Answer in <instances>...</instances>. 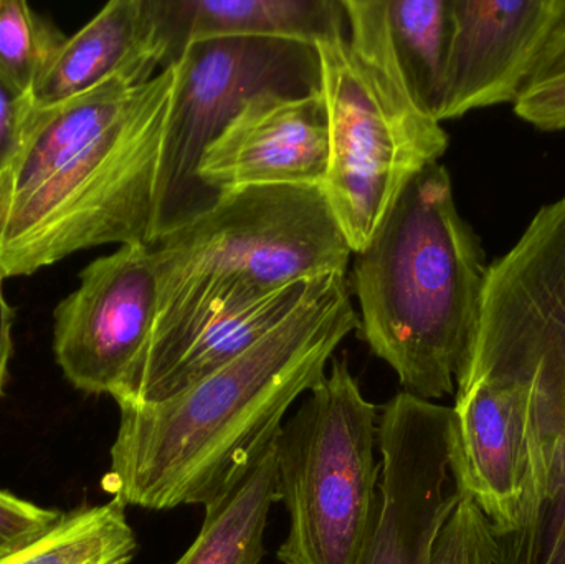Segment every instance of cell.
Wrapping results in <instances>:
<instances>
[{
    "instance_id": "cell-24",
    "label": "cell",
    "mask_w": 565,
    "mask_h": 564,
    "mask_svg": "<svg viewBox=\"0 0 565 564\" xmlns=\"http://www.w3.org/2000/svg\"><path fill=\"white\" fill-rule=\"evenodd\" d=\"M12 328L13 310L3 295V278L0 277V394L6 386L10 358H12Z\"/></svg>"
},
{
    "instance_id": "cell-23",
    "label": "cell",
    "mask_w": 565,
    "mask_h": 564,
    "mask_svg": "<svg viewBox=\"0 0 565 564\" xmlns=\"http://www.w3.org/2000/svg\"><path fill=\"white\" fill-rule=\"evenodd\" d=\"M33 109V96L22 95L0 78V174L22 149Z\"/></svg>"
},
{
    "instance_id": "cell-3",
    "label": "cell",
    "mask_w": 565,
    "mask_h": 564,
    "mask_svg": "<svg viewBox=\"0 0 565 564\" xmlns=\"http://www.w3.org/2000/svg\"><path fill=\"white\" fill-rule=\"evenodd\" d=\"M158 315L145 353L115 391L139 404L222 313L289 285L348 275L352 248L321 188L224 192L207 211L149 244Z\"/></svg>"
},
{
    "instance_id": "cell-10",
    "label": "cell",
    "mask_w": 565,
    "mask_h": 564,
    "mask_svg": "<svg viewBox=\"0 0 565 564\" xmlns=\"http://www.w3.org/2000/svg\"><path fill=\"white\" fill-rule=\"evenodd\" d=\"M533 374L473 354L457 377L455 427L468 496L494 539L511 532L530 473Z\"/></svg>"
},
{
    "instance_id": "cell-1",
    "label": "cell",
    "mask_w": 565,
    "mask_h": 564,
    "mask_svg": "<svg viewBox=\"0 0 565 564\" xmlns=\"http://www.w3.org/2000/svg\"><path fill=\"white\" fill-rule=\"evenodd\" d=\"M174 66L116 73L36 106L0 174V277H30L99 245L151 244Z\"/></svg>"
},
{
    "instance_id": "cell-20",
    "label": "cell",
    "mask_w": 565,
    "mask_h": 564,
    "mask_svg": "<svg viewBox=\"0 0 565 564\" xmlns=\"http://www.w3.org/2000/svg\"><path fill=\"white\" fill-rule=\"evenodd\" d=\"M513 109L521 121L541 131L565 129V26L547 46Z\"/></svg>"
},
{
    "instance_id": "cell-13",
    "label": "cell",
    "mask_w": 565,
    "mask_h": 564,
    "mask_svg": "<svg viewBox=\"0 0 565 564\" xmlns=\"http://www.w3.org/2000/svg\"><path fill=\"white\" fill-rule=\"evenodd\" d=\"M162 70L192 43L214 39H281L318 45L348 30L342 0H151Z\"/></svg>"
},
{
    "instance_id": "cell-6",
    "label": "cell",
    "mask_w": 565,
    "mask_h": 564,
    "mask_svg": "<svg viewBox=\"0 0 565 564\" xmlns=\"http://www.w3.org/2000/svg\"><path fill=\"white\" fill-rule=\"evenodd\" d=\"M377 407L348 360H332L278 436V500L289 532L282 564H358L379 510Z\"/></svg>"
},
{
    "instance_id": "cell-9",
    "label": "cell",
    "mask_w": 565,
    "mask_h": 564,
    "mask_svg": "<svg viewBox=\"0 0 565 564\" xmlns=\"http://www.w3.org/2000/svg\"><path fill=\"white\" fill-rule=\"evenodd\" d=\"M158 315V277L149 244L121 245L79 274L53 311V351L66 380L92 394L125 383L145 353Z\"/></svg>"
},
{
    "instance_id": "cell-4",
    "label": "cell",
    "mask_w": 565,
    "mask_h": 564,
    "mask_svg": "<svg viewBox=\"0 0 565 564\" xmlns=\"http://www.w3.org/2000/svg\"><path fill=\"white\" fill-rule=\"evenodd\" d=\"M490 264L440 162L415 175L352 255L359 333L424 401L457 391L480 331Z\"/></svg>"
},
{
    "instance_id": "cell-18",
    "label": "cell",
    "mask_w": 565,
    "mask_h": 564,
    "mask_svg": "<svg viewBox=\"0 0 565 564\" xmlns=\"http://www.w3.org/2000/svg\"><path fill=\"white\" fill-rule=\"evenodd\" d=\"M125 509L113 499L63 513L52 529L0 556V564H129L138 540Z\"/></svg>"
},
{
    "instance_id": "cell-11",
    "label": "cell",
    "mask_w": 565,
    "mask_h": 564,
    "mask_svg": "<svg viewBox=\"0 0 565 564\" xmlns=\"http://www.w3.org/2000/svg\"><path fill=\"white\" fill-rule=\"evenodd\" d=\"M451 40L438 123L514 105L565 26V0H450Z\"/></svg>"
},
{
    "instance_id": "cell-21",
    "label": "cell",
    "mask_w": 565,
    "mask_h": 564,
    "mask_svg": "<svg viewBox=\"0 0 565 564\" xmlns=\"http://www.w3.org/2000/svg\"><path fill=\"white\" fill-rule=\"evenodd\" d=\"M494 563L497 540L490 520L470 496H465L441 529L430 564Z\"/></svg>"
},
{
    "instance_id": "cell-22",
    "label": "cell",
    "mask_w": 565,
    "mask_h": 564,
    "mask_svg": "<svg viewBox=\"0 0 565 564\" xmlns=\"http://www.w3.org/2000/svg\"><path fill=\"white\" fill-rule=\"evenodd\" d=\"M63 513L42 509L12 493L0 492V556L52 529Z\"/></svg>"
},
{
    "instance_id": "cell-14",
    "label": "cell",
    "mask_w": 565,
    "mask_h": 564,
    "mask_svg": "<svg viewBox=\"0 0 565 564\" xmlns=\"http://www.w3.org/2000/svg\"><path fill=\"white\" fill-rule=\"evenodd\" d=\"M161 68L151 0H113L65 43L33 89L36 106L82 95L116 73H136L146 82Z\"/></svg>"
},
{
    "instance_id": "cell-19",
    "label": "cell",
    "mask_w": 565,
    "mask_h": 564,
    "mask_svg": "<svg viewBox=\"0 0 565 564\" xmlns=\"http://www.w3.org/2000/svg\"><path fill=\"white\" fill-rule=\"evenodd\" d=\"M66 36L23 0H0V78L33 96Z\"/></svg>"
},
{
    "instance_id": "cell-5",
    "label": "cell",
    "mask_w": 565,
    "mask_h": 564,
    "mask_svg": "<svg viewBox=\"0 0 565 564\" xmlns=\"http://www.w3.org/2000/svg\"><path fill=\"white\" fill-rule=\"evenodd\" d=\"M342 2L348 30L316 45L331 149L321 189L355 254L408 182L447 152L450 138L402 79L382 0Z\"/></svg>"
},
{
    "instance_id": "cell-15",
    "label": "cell",
    "mask_w": 565,
    "mask_h": 564,
    "mask_svg": "<svg viewBox=\"0 0 565 564\" xmlns=\"http://www.w3.org/2000/svg\"><path fill=\"white\" fill-rule=\"evenodd\" d=\"M281 429V427H280ZM268 437L205 509L201 532L174 564H260L278 502V436Z\"/></svg>"
},
{
    "instance_id": "cell-17",
    "label": "cell",
    "mask_w": 565,
    "mask_h": 564,
    "mask_svg": "<svg viewBox=\"0 0 565 564\" xmlns=\"http://www.w3.org/2000/svg\"><path fill=\"white\" fill-rule=\"evenodd\" d=\"M382 10L408 93L418 108L437 119L450 50V0H382Z\"/></svg>"
},
{
    "instance_id": "cell-7",
    "label": "cell",
    "mask_w": 565,
    "mask_h": 564,
    "mask_svg": "<svg viewBox=\"0 0 565 564\" xmlns=\"http://www.w3.org/2000/svg\"><path fill=\"white\" fill-rule=\"evenodd\" d=\"M321 89L316 46L281 39H214L192 43L174 65L162 138L152 238L215 204L198 175L209 146L262 92L309 95Z\"/></svg>"
},
{
    "instance_id": "cell-16",
    "label": "cell",
    "mask_w": 565,
    "mask_h": 564,
    "mask_svg": "<svg viewBox=\"0 0 565 564\" xmlns=\"http://www.w3.org/2000/svg\"><path fill=\"white\" fill-rule=\"evenodd\" d=\"M321 280L289 285L247 307L235 308L215 318L162 377L161 383L139 404L169 400L250 350L282 323Z\"/></svg>"
},
{
    "instance_id": "cell-12",
    "label": "cell",
    "mask_w": 565,
    "mask_h": 564,
    "mask_svg": "<svg viewBox=\"0 0 565 564\" xmlns=\"http://www.w3.org/2000/svg\"><path fill=\"white\" fill-rule=\"evenodd\" d=\"M329 155L321 89L309 95L262 92L209 146L198 175L215 195L267 185L321 188Z\"/></svg>"
},
{
    "instance_id": "cell-8",
    "label": "cell",
    "mask_w": 565,
    "mask_h": 564,
    "mask_svg": "<svg viewBox=\"0 0 565 564\" xmlns=\"http://www.w3.org/2000/svg\"><path fill=\"white\" fill-rule=\"evenodd\" d=\"M377 446V517L358 564H430L441 529L468 496L454 407L402 391L382 411Z\"/></svg>"
},
{
    "instance_id": "cell-2",
    "label": "cell",
    "mask_w": 565,
    "mask_h": 564,
    "mask_svg": "<svg viewBox=\"0 0 565 564\" xmlns=\"http://www.w3.org/2000/svg\"><path fill=\"white\" fill-rule=\"evenodd\" d=\"M359 330L348 275H332L250 350L182 393L119 407L106 489L128 507L207 506Z\"/></svg>"
}]
</instances>
